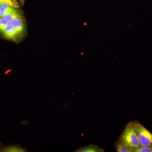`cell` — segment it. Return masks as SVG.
Returning <instances> with one entry per match:
<instances>
[{"mask_svg":"<svg viewBox=\"0 0 152 152\" xmlns=\"http://www.w3.org/2000/svg\"><path fill=\"white\" fill-rule=\"evenodd\" d=\"M118 140L134 149L141 146L134 128L133 121L128 123L121 133ZM133 152V151H132Z\"/></svg>","mask_w":152,"mask_h":152,"instance_id":"cell-1","label":"cell"},{"mask_svg":"<svg viewBox=\"0 0 152 152\" xmlns=\"http://www.w3.org/2000/svg\"><path fill=\"white\" fill-rule=\"evenodd\" d=\"M133 123L141 146L146 147L152 145V133L140 123L136 121H133Z\"/></svg>","mask_w":152,"mask_h":152,"instance_id":"cell-2","label":"cell"},{"mask_svg":"<svg viewBox=\"0 0 152 152\" xmlns=\"http://www.w3.org/2000/svg\"><path fill=\"white\" fill-rule=\"evenodd\" d=\"M2 34L5 37L12 40H15L16 39L18 35L19 34L11 23H10L6 27Z\"/></svg>","mask_w":152,"mask_h":152,"instance_id":"cell-3","label":"cell"},{"mask_svg":"<svg viewBox=\"0 0 152 152\" xmlns=\"http://www.w3.org/2000/svg\"><path fill=\"white\" fill-rule=\"evenodd\" d=\"M105 150L96 145H90L87 146L81 147L75 152H103Z\"/></svg>","mask_w":152,"mask_h":152,"instance_id":"cell-4","label":"cell"},{"mask_svg":"<svg viewBox=\"0 0 152 152\" xmlns=\"http://www.w3.org/2000/svg\"><path fill=\"white\" fill-rule=\"evenodd\" d=\"M11 23L19 34L24 31L25 29V25L21 16L15 19Z\"/></svg>","mask_w":152,"mask_h":152,"instance_id":"cell-5","label":"cell"},{"mask_svg":"<svg viewBox=\"0 0 152 152\" xmlns=\"http://www.w3.org/2000/svg\"><path fill=\"white\" fill-rule=\"evenodd\" d=\"M14 8L9 5L7 4L3 1H0V18H3L6 14L12 11Z\"/></svg>","mask_w":152,"mask_h":152,"instance_id":"cell-6","label":"cell"},{"mask_svg":"<svg viewBox=\"0 0 152 152\" xmlns=\"http://www.w3.org/2000/svg\"><path fill=\"white\" fill-rule=\"evenodd\" d=\"M115 148L118 152H132L133 149L121 142L118 140L115 143Z\"/></svg>","mask_w":152,"mask_h":152,"instance_id":"cell-7","label":"cell"},{"mask_svg":"<svg viewBox=\"0 0 152 152\" xmlns=\"http://www.w3.org/2000/svg\"><path fill=\"white\" fill-rule=\"evenodd\" d=\"M20 16L16 9H14L12 11L6 14L3 18L5 19L9 23H12L15 19Z\"/></svg>","mask_w":152,"mask_h":152,"instance_id":"cell-8","label":"cell"},{"mask_svg":"<svg viewBox=\"0 0 152 152\" xmlns=\"http://www.w3.org/2000/svg\"><path fill=\"white\" fill-rule=\"evenodd\" d=\"M133 152H152V145L149 146H140L134 149Z\"/></svg>","mask_w":152,"mask_h":152,"instance_id":"cell-9","label":"cell"},{"mask_svg":"<svg viewBox=\"0 0 152 152\" xmlns=\"http://www.w3.org/2000/svg\"><path fill=\"white\" fill-rule=\"evenodd\" d=\"M25 150L20 147L12 146L7 147L4 149V152H25Z\"/></svg>","mask_w":152,"mask_h":152,"instance_id":"cell-10","label":"cell"},{"mask_svg":"<svg viewBox=\"0 0 152 152\" xmlns=\"http://www.w3.org/2000/svg\"><path fill=\"white\" fill-rule=\"evenodd\" d=\"M0 1H3L7 4L14 8L16 9L19 7L20 6L17 0H0Z\"/></svg>","mask_w":152,"mask_h":152,"instance_id":"cell-11","label":"cell"},{"mask_svg":"<svg viewBox=\"0 0 152 152\" xmlns=\"http://www.w3.org/2000/svg\"><path fill=\"white\" fill-rule=\"evenodd\" d=\"M10 23L3 18H0V32L3 33L6 27Z\"/></svg>","mask_w":152,"mask_h":152,"instance_id":"cell-12","label":"cell"}]
</instances>
